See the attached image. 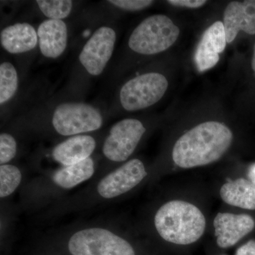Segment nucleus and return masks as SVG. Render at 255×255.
<instances>
[{"label":"nucleus","instance_id":"f257e3e1","mask_svg":"<svg viewBox=\"0 0 255 255\" xmlns=\"http://www.w3.org/2000/svg\"><path fill=\"white\" fill-rule=\"evenodd\" d=\"M233 132L218 122H208L193 128L178 139L172 159L182 168L204 166L219 160L231 147Z\"/></svg>","mask_w":255,"mask_h":255},{"label":"nucleus","instance_id":"f03ea898","mask_svg":"<svg viewBox=\"0 0 255 255\" xmlns=\"http://www.w3.org/2000/svg\"><path fill=\"white\" fill-rule=\"evenodd\" d=\"M155 226L164 241L174 244L195 243L204 234L206 219L199 208L183 201H172L159 208Z\"/></svg>","mask_w":255,"mask_h":255},{"label":"nucleus","instance_id":"7ed1b4c3","mask_svg":"<svg viewBox=\"0 0 255 255\" xmlns=\"http://www.w3.org/2000/svg\"><path fill=\"white\" fill-rule=\"evenodd\" d=\"M179 33V28L168 16L152 15L134 29L128 46L140 54H157L170 48L177 41Z\"/></svg>","mask_w":255,"mask_h":255},{"label":"nucleus","instance_id":"20e7f679","mask_svg":"<svg viewBox=\"0 0 255 255\" xmlns=\"http://www.w3.org/2000/svg\"><path fill=\"white\" fill-rule=\"evenodd\" d=\"M68 249L72 255H135L128 242L98 228L75 233L69 241Z\"/></svg>","mask_w":255,"mask_h":255},{"label":"nucleus","instance_id":"39448f33","mask_svg":"<svg viewBox=\"0 0 255 255\" xmlns=\"http://www.w3.org/2000/svg\"><path fill=\"white\" fill-rule=\"evenodd\" d=\"M168 82L162 74L147 73L128 81L120 92L122 107L128 112L143 110L162 99Z\"/></svg>","mask_w":255,"mask_h":255},{"label":"nucleus","instance_id":"423d86ee","mask_svg":"<svg viewBox=\"0 0 255 255\" xmlns=\"http://www.w3.org/2000/svg\"><path fill=\"white\" fill-rule=\"evenodd\" d=\"M52 122L60 135H73L100 128L103 119L100 112L91 105L65 103L55 109Z\"/></svg>","mask_w":255,"mask_h":255},{"label":"nucleus","instance_id":"0eeeda50","mask_svg":"<svg viewBox=\"0 0 255 255\" xmlns=\"http://www.w3.org/2000/svg\"><path fill=\"white\" fill-rule=\"evenodd\" d=\"M145 128L140 121L127 119L121 121L111 129L103 145L105 157L114 162L127 160L136 148Z\"/></svg>","mask_w":255,"mask_h":255},{"label":"nucleus","instance_id":"6e6552de","mask_svg":"<svg viewBox=\"0 0 255 255\" xmlns=\"http://www.w3.org/2000/svg\"><path fill=\"white\" fill-rule=\"evenodd\" d=\"M116 39L113 28L102 26L87 42L79 59L90 75L97 76L104 71L113 53Z\"/></svg>","mask_w":255,"mask_h":255},{"label":"nucleus","instance_id":"1a4fd4ad","mask_svg":"<svg viewBox=\"0 0 255 255\" xmlns=\"http://www.w3.org/2000/svg\"><path fill=\"white\" fill-rule=\"evenodd\" d=\"M147 175L140 159H133L106 176L99 183L97 191L105 199H112L136 187Z\"/></svg>","mask_w":255,"mask_h":255},{"label":"nucleus","instance_id":"9d476101","mask_svg":"<svg viewBox=\"0 0 255 255\" xmlns=\"http://www.w3.org/2000/svg\"><path fill=\"white\" fill-rule=\"evenodd\" d=\"M218 246L231 248L255 228L254 219L249 215L219 213L214 221Z\"/></svg>","mask_w":255,"mask_h":255},{"label":"nucleus","instance_id":"9b49d317","mask_svg":"<svg viewBox=\"0 0 255 255\" xmlns=\"http://www.w3.org/2000/svg\"><path fill=\"white\" fill-rule=\"evenodd\" d=\"M226 35L222 21H216L203 35L196 48L194 61L199 72L214 68L219 63L220 53L226 46Z\"/></svg>","mask_w":255,"mask_h":255},{"label":"nucleus","instance_id":"f8f14e48","mask_svg":"<svg viewBox=\"0 0 255 255\" xmlns=\"http://www.w3.org/2000/svg\"><path fill=\"white\" fill-rule=\"evenodd\" d=\"M223 23L228 43L241 31L255 34V0L231 1L225 10Z\"/></svg>","mask_w":255,"mask_h":255},{"label":"nucleus","instance_id":"ddd939ff","mask_svg":"<svg viewBox=\"0 0 255 255\" xmlns=\"http://www.w3.org/2000/svg\"><path fill=\"white\" fill-rule=\"evenodd\" d=\"M37 33L43 55L56 58L63 54L68 42V28L63 21L46 20L38 26Z\"/></svg>","mask_w":255,"mask_h":255},{"label":"nucleus","instance_id":"4468645a","mask_svg":"<svg viewBox=\"0 0 255 255\" xmlns=\"http://www.w3.org/2000/svg\"><path fill=\"white\" fill-rule=\"evenodd\" d=\"M95 147V140L90 135H76L58 144L52 155L64 166L72 165L89 158Z\"/></svg>","mask_w":255,"mask_h":255},{"label":"nucleus","instance_id":"2eb2a0df","mask_svg":"<svg viewBox=\"0 0 255 255\" xmlns=\"http://www.w3.org/2000/svg\"><path fill=\"white\" fill-rule=\"evenodd\" d=\"M0 41L3 48L10 53H26L36 46L38 33L29 23H16L1 31Z\"/></svg>","mask_w":255,"mask_h":255},{"label":"nucleus","instance_id":"dca6fc26","mask_svg":"<svg viewBox=\"0 0 255 255\" xmlns=\"http://www.w3.org/2000/svg\"><path fill=\"white\" fill-rule=\"evenodd\" d=\"M220 195L229 205L255 210V186L248 179L240 178L229 181L221 188Z\"/></svg>","mask_w":255,"mask_h":255},{"label":"nucleus","instance_id":"f3484780","mask_svg":"<svg viewBox=\"0 0 255 255\" xmlns=\"http://www.w3.org/2000/svg\"><path fill=\"white\" fill-rule=\"evenodd\" d=\"M94 172L95 164L93 159L89 157L78 163L65 166L57 171L53 175V180L63 189H71L91 178Z\"/></svg>","mask_w":255,"mask_h":255},{"label":"nucleus","instance_id":"a211bd4d","mask_svg":"<svg viewBox=\"0 0 255 255\" xmlns=\"http://www.w3.org/2000/svg\"><path fill=\"white\" fill-rule=\"evenodd\" d=\"M18 75L12 64L4 62L0 65V103L11 100L18 88Z\"/></svg>","mask_w":255,"mask_h":255},{"label":"nucleus","instance_id":"6ab92c4d","mask_svg":"<svg viewBox=\"0 0 255 255\" xmlns=\"http://www.w3.org/2000/svg\"><path fill=\"white\" fill-rule=\"evenodd\" d=\"M38 7L50 19L60 20L69 16L73 8L70 0H38Z\"/></svg>","mask_w":255,"mask_h":255},{"label":"nucleus","instance_id":"aec40b11","mask_svg":"<svg viewBox=\"0 0 255 255\" xmlns=\"http://www.w3.org/2000/svg\"><path fill=\"white\" fill-rule=\"evenodd\" d=\"M21 181V174L17 167L11 164L0 167V196L6 197L12 194Z\"/></svg>","mask_w":255,"mask_h":255},{"label":"nucleus","instance_id":"412c9836","mask_svg":"<svg viewBox=\"0 0 255 255\" xmlns=\"http://www.w3.org/2000/svg\"><path fill=\"white\" fill-rule=\"evenodd\" d=\"M16 152V142L10 134L0 135V163L4 164L14 158Z\"/></svg>","mask_w":255,"mask_h":255},{"label":"nucleus","instance_id":"4be33fe9","mask_svg":"<svg viewBox=\"0 0 255 255\" xmlns=\"http://www.w3.org/2000/svg\"><path fill=\"white\" fill-rule=\"evenodd\" d=\"M109 2L128 11H139L148 7L154 1L150 0H111Z\"/></svg>","mask_w":255,"mask_h":255},{"label":"nucleus","instance_id":"5701e85b","mask_svg":"<svg viewBox=\"0 0 255 255\" xmlns=\"http://www.w3.org/2000/svg\"><path fill=\"white\" fill-rule=\"evenodd\" d=\"M169 4L174 5V6H182V7L199 8L202 6L206 3V1L202 0H169Z\"/></svg>","mask_w":255,"mask_h":255},{"label":"nucleus","instance_id":"b1692460","mask_svg":"<svg viewBox=\"0 0 255 255\" xmlns=\"http://www.w3.org/2000/svg\"><path fill=\"white\" fill-rule=\"evenodd\" d=\"M236 255H255V241H250L238 248Z\"/></svg>","mask_w":255,"mask_h":255},{"label":"nucleus","instance_id":"393cba45","mask_svg":"<svg viewBox=\"0 0 255 255\" xmlns=\"http://www.w3.org/2000/svg\"><path fill=\"white\" fill-rule=\"evenodd\" d=\"M248 177L250 181L255 186V163L252 164L248 169Z\"/></svg>","mask_w":255,"mask_h":255},{"label":"nucleus","instance_id":"a878e982","mask_svg":"<svg viewBox=\"0 0 255 255\" xmlns=\"http://www.w3.org/2000/svg\"><path fill=\"white\" fill-rule=\"evenodd\" d=\"M252 68H253V70L255 73V46L254 49V54H253V60H252Z\"/></svg>","mask_w":255,"mask_h":255}]
</instances>
